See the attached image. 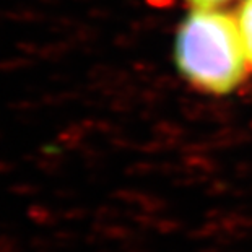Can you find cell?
<instances>
[{
	"instance_id": "cell-1",
	"label": "cell",
	"mask_w": 252,
	"mask_h": 252,
	"mask_svg": "<svg viewBox=\"0 0 252 252\" xmlns=\"http://www.w3.org/2000/svg\"><path fill=\"white\" fill-rule=\"evenodd\" d=\"M174 59L194 87L215 94L238 87L249 62L236 20L212 8H197L182 21Z\"/></svg>"
},
{
	"instance_id": "cell-2",
	"label": "cell",
	"mask_w": 252,
	"mask_h": 252,
	"mask_svg": "<svg viewBox=\"0 0 252 252\" xmlns=\"http://www.w3.org/2000/svg\"><path fill=\"white\" fill-rule=\"evenodd\" d=\"M236 23H238L241 39H243L246 56L252 65V0L243 2L236 15Z\"/></svg>"
},
{
	"instance_id": "cell-3",
	"label": "cell",
	"mask_w": 252,
	"mask_h": 252,
	"mask_svg": "<svg viewBox=\"0 0 252 252\" xmlns=\"http://www.w3.org/2000/svg\"><path fill=\"white\" fill-rule=\"evenodd\" d=\"M192 5H195L197 8H213L217 5L224 3L226 0H189Z\"/></svg>"
}]
</instances>
